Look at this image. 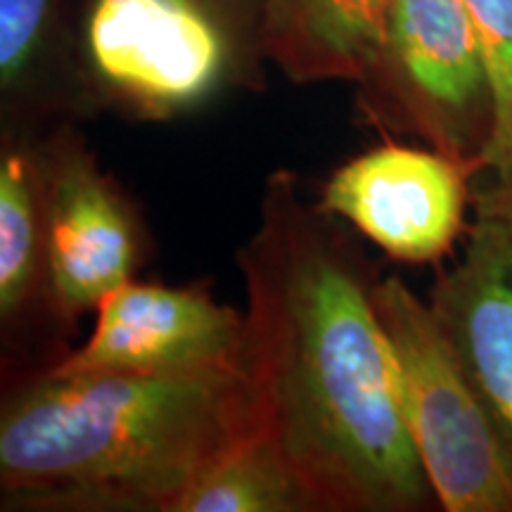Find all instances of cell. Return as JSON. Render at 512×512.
<instances>
[{
  "label": "cell",
  "mask_w": 512,
  "mask_h": 512,
  "mask_svg": "<svg viewBox=\"0 0 512 512\" xmlns=\"http://www.w3.org/2000/svg\"><path fill=\"white\" fill-rule=\"evenodd\" d=\"M245 368L261 427L313 512H411L434 494L401 411L375 306V271L297 178H268L259 228L238 252Z\"/></svg>",
  "instance_id": "6da1fadb"
},
{
  "label": "cell",
  "mask_w": 512,
  "mask_h": 512,
  "mask_svg": "<svg viewBox=\"0 0 512 512\" xmlns=\"http://www.w3.org/2000/svg\"><path fill=\"white\" fill-rule=\"evenodd\" d=\"M259 427L245 366L46 370L0 411L3 510L174 512L197 477Z\"/></svg>",
  "instance_id": "7a4b0ae2"
},
{
  "label": "cell",
  "mask_w": 512,
  "mask_h": 512,
  "mask_svg": "<svg viewBox=\"0 0 512 512\" xmlns=\"http://www.w3.org/2000/svg\"><path fill=\"white\" fill-rule=\"evenodd\" d=\"M74 55L83 110L140 121L183 117L261 81V55L219 0H83Z\"/></svg>",
  "instance_id": "3957f363"
},
{
  "label": "cell",
  "mask_w": 512,
  "mask_h": 512,
  "mask_svg": "<svg viewBox=\"0 0 512 512\" xmlns=\"http://www.w3.org/2000/svg\"><path fill=\"white\" fill-rule=\"evenodd\" d=\"M401 411L446 512H512V463L430 304L399 278L375 285Z\"/></svg>",
  "instance_id": "277c9868"
},
{
  "label": "cell",
  "mask_w": 512,
  "mask_h": 512,
  "mask_svg": "<svg viewBox=\"0 0 512 512\" xmlns=\"http://www.w3.org/2000/svg\"><path fill=\"white\" fill-rule=\"evenodd\" d=\"M356 86L373 126L415 133L482 169L494 95L463 0H394L380 50Z\"/></svg>",
  "instance_id": "5b68a950"
},
{
  "label": "cell",
  "mask_w": 512,
  "mask_h": 512,
  "mask_svg": "<svg viewBox=\"0 0 512 512\" xmlns=\"http://www.w3.org/2000/svg\"><path fill=\"white\" fill-rule=\"evenodd\" d=\"M46 226V306L74 320L133 280L143 226L67 121L34 140Z\"/></svg>",
  "instance_id": "8992f818"
},
{
  "label": "cell",
  "mask_w": 512,
  "mask_h": 512,
  "mask_svg": "<svg viewBox=\"0 0 512 512\" xmlns=\"http://www.w3.org/2000/svg\"><path fill=\"white\" fill-rule=\"evenodd\" d=\"M479 166L439 150L380 145L342 164L316 207L351 223L392 259L427 264L451 252L465 228Z\"/></svg>",
  "instance_id": "52a82bcc"
},
{
  "label": "cell",
  "mask_w": 512,
  "mask_h": 512,
  "mask_svg": "<svg viewBox=\"0 0 512 512\" xmlns=\"http://www.w3.org/2000/svg\"><path fill=\"white\" fill-rule=\"evenodd\" d=\"M91 337L50 373H192L245 366L247 318L204 287L128 283L100 299Z\"/></svg>",
  "instance_id": "ba28073f"
},
{
  "label": "cell",
  "mask_w": 512,
  "mask_h": 512,
  "mask_svg": "<svg viewBox=\"0 0 512 512\" xmlns=\"http://www.w3.org/2000/svg\"><path fill=\"white\" fill-rule=\"evenodd\" d=\"M486 181L472 192L465 252L439 275L430 306L512 463V176Z\"/></svg>",
  "instance_id": "9c48e42d"
},
{
  "label": "cell",
  "mask_w": 512,
  "mask_h": 512,
  "mask_svg": "<svg viewBox=\"0 0 512 512\" xmlns=\"http://www.w3.org/2000/svg\"><path fill=\"white\" fill-rule=\"evenodd\" d=\"M394 0H264L259 50L294 83L358 81L380 50Z\"/></svg>",
  "instance_id": "30bf717a"
},
{
  "label": "cell",
  "mask_w": 512,
  "mask_h": 512,
  "mask_svg": "<svg viewBox=\"0 0 512 512\" xmlns=\"http://www.w3.org/2000/svg\"><path fill=\"white\" fill-rule=\"evenodd\" d=\"M0 105L12 133L83 110L64 0H0Z\"/></svg>",
  "instance_id": "8fae6325"
},
{
  "label": "cell",
  "mask_w": 512,
  "mask_h": 512,
  "mask_svg": "<svg viewBox=\"0 0 512 512\" xmlns=\"http://www.w3.org/2000/svg\"><path fill=\"white\" fill-rule=\"evenodd\" d=\"M34 133L3 131L0 145V318L46 297V226Z\"/></svg>",
  "instance_id": "7c38bea8"
},
{
  "label": "cell",
  "mask_w": 512,
  "mask_h": 512,
  "mask_svg": "<svg viewBox=\"0 0 512 512\" xmlns=\"http://www.w3.org/2000/svg\"><path fill=\"white\" fill-rule=\"evenodd\" d=\"M174 512H311L302 484L264 427L216 458Z\"/></svg>",
  "instance_id": "4fadbf2b"
},
{
  "label": "cell",
  "mask_w": 512,
  "mask_h": 512,
  "mask_svg": "<svg viewBox=\"0 0 512 512\" xmlns=\"http://www.w3.org/2000/svg\"><path fill=\"white\" fill-rule=\"evenodd\" d=\"M489 69L494 95V133L479 174L512 176V0H463Z\"/></svg>",
  "instance_id": "5bb4252c"
},
{
  "label": "cell",
  "mask_w": 512,
  "mask_h": 512,
  "mask_svg": "<svg viewBox=\"0 0 512 512\" xmlns=\"http://www.w3.org/2000/svg\"><path fill=\"white\" fill-rule=\"evenodd\" d=\"M221 8L228 12V17L233 19L235 27L240 29V34L245 36V41L252 46L256 53L259 50V17L261 8H264V0H219ZM264 60V57H261Z\"/></svg>",
  "instance_id": "9a60e30c"
}]
</instances>
